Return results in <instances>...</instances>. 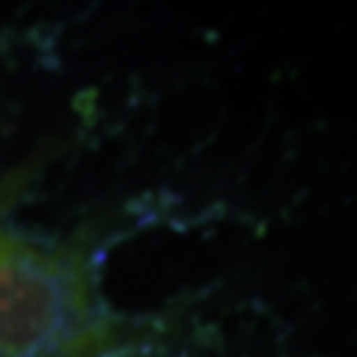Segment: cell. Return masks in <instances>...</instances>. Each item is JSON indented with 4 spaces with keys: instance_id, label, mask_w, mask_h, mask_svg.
I'll use <instances>...</instances> for the list:
<instances>
[{
    "instance_id": "1",
    "label": "cell",
    "mask_w": 357,
    "mask_h": 357,
    "mask_svg": "<svg viewBox=\"0 0 357 357\" xmlns=\"http://www.w3.org/2000/svg\"><path fill=\"white\" fill-rule=\"evenodd\" d=\"M102 340L81 259L0 227V357H89Z\"/></svg>"
}]
</instances>
